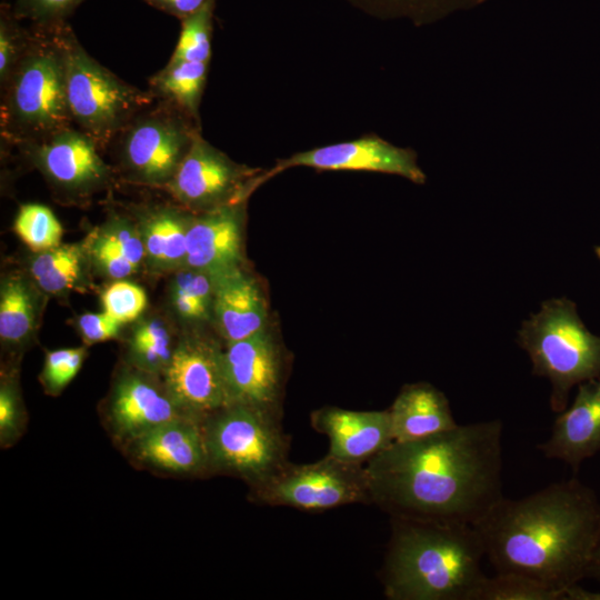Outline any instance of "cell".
Wrapping results in <instances>:
<instances>
[{
	"label": "cell",
	"instance_id": "6da1fadb",
	"mask_svg": "<svg viewBox=\"0 0 600 600\" xmlns=\"http://www.w3.org/2000/svg\"><path fill=\"white\" fill-rule=\"evenodd\" d=\"M502 423L393 441L366 464L372 504L390 517L473 526L503 498Z\"/></svg>",
	"mask_w": 600,
	"mask_h": 600
},
{
	"label": "cell",
	"instance_id": "7a4b0ae2",
	"mask_svg": "<svg viewBox=\"0 0 600 600\" xmlns=\"http://www.w3.org/2000/svg\"><path fill=\"white\" fill-rule=\"evenodd\" d=\"M497 572H514L562 593L588 572L600 539V501L573 478L521 499L502 498L474 524Z\"/></svg>",
	"mask_w": 600,
	"mask_h": 600
},
{
	"label": "cell",
	"instance_id": "3957f363",
	"mask_svg": "<svg viewBox=\"0 0 600 600\" xmlns=\"http://www.w3.org/2000/svg\"><path fill=\"white\" fill-rule=\"evenodd\" d=\"M391 518L382 568L390 600H474L486 576L482 539L473 526Z\"/></svg>",
	"mask_w": 600,
	"mask_h": 600
},
{
	"label": "cell",
	"instance_id": "277c9868",
	"mask_svg": "<svg viewBox=\"0 0 600 600\" xmlns=\"http://www.w3.org/2000/svg\"><path fill=\"white\" fill-rule=\"evenodd\" d=\"M31 29L28 50L1 87V137L16 147L73 127L63 58L54 32Z\"/></svg>",
	"mask_w": 600,
	"mask_h": 600
},
{
	"label": "cell",
	"instance_id": "5b68a950",
	"mask_svg": "<svg viewBox=\"0 0 600 600\" xmlns=\"http://www.w3.org/2000/svg\"><path fill=\"white\" fill-rule=\"evenodd\" d=\"M518 342L530 357L532 373L551 382L554 412L567 408L576 384L600 377V336L587 329L567 298L544 301L523 321Z\"/></svg>",
	"mask_w": 600,
	"mask_h": 600
},
{
	"label": "cell",
	"instance_id": "8992f818",
	"mask_svg": "<svg viewBox=\"0 0 600 600\" xmlns=\"http://www.w3.org/2000/svg\"><path fill=\"white\" fill-rule=\"evenodd\" d=\"M60 47L73 123L102 150L156 98L129 84L93 59L68 23L50 28Z\"/></svg>",
	"mask_w": 600,
	"mask_h": 600
},
{
	"label": "cell",
	"instance_id": "52a82bcc",
	"mask_svg": "<svg viewBox=\"0 0 600 600\" xmlns=\"http://www.w3.org/2000/svg\"><path fill=\"white\" fill-rule=\"evenodd\" d=\"M280 418L261 409L228 403L202 418L209 474L238 477L249 488L280 470L290 441Z\"/></svg>",
	"mask_w": 600,
	"mask_h": 600
},
{
	"label": "cell",
	"instance_id": "ba28073f",
	"mask_svg": "<svg viewBox=\"0 0 600 600\" xmlns=\"http://www.w3.org/2000/svg\"><path fill=\"white\" fill-rule=\"evenodd\" d=\"M198 133L200 123L156 99L113 139L118 168L128 182L163 189Z\"/></svg>",
	"mask_w": 600,
	"mask_h": 600
},
{
	"label": "cell",
	"instance_id": "9c48e42d",
	"mask_svg": "<svg viewBox=\"0 0 600 600\" xmlns=\"http://www.w3.org/2000/svg\"><path fill=\"white\" fill-rule=\"evenodd\" d=\"M249 498L270 507L324 511L346 504H372L364 464L326 454L306 464L287 462L266 481L251 487Z\"/></svg>",
	"mask_w": 600,
	"mask_h": 600
},
{
	"label": "cell",
	"instance_id": "30bf717a",
	"mask_svg": "<svg viewBox=\"0 0 600 600\" xmlns=\"http://www.w3.org/2000/svg\"><path fill=\"white\" fill-rule=\"evenodd\" d=\"M261 178L260 169L233 161L198 133L163 190L177 204L197 213L247 201Z\"/></svg>",
	"mask_w": 600,
	"mask_h": 600
},
{
	"label": "cell",
	"instance_id": "8fae6325",
	"mask_svg": "<svg viewBox=\"0 0 600 600\" xmlns=\"http://www.w3.org/2000/svg\"><path fill=\"white\" fill-rule=\"evenodd\" d=\"M53 190L69 201H83L110 187L113 170L97 142L74 127L17 146Z\"/></svg>",
	"mask_w": 600,
	"mask_h": 600
},
{
	"label": "cell",
	"instance_id": "7c38bea8",
	"mask_svg": "<svg viewBox=\"0 0 600 600\" xmlns=\"http://www.w3.org/2000/svg\"><path fill=\"white\" fill-rule=\"evenodd\" d=\"M228 403H242L282 419L287 360L272 326L223 347Z\"/></svg>",
	"mask_w": 600,
	"mask_h": 600
},
{
	"label": "cell",
	"instance_id": "4fadbf2b",
	"mask_svg": "<svg viewBox=\"0 0 600 600\" xmlns=\"http://www.w3.org/2000/svg\"><path fill=\"white\" fill-rule=\"evenodd\" d=\"M223 347L203 330H183L178 337L162 380L187 412L203 418L228 404Z\"/></svg>",
	"mask_w": 600,
	"mask_h": 600
},
{
	"label": "cell",
	"instance_id": "5bb4252c",
	"mask_svg": "<svg viewBox=\"0 0 600 600\" xmlns=\"http://www.w3.org/2000/svg\"><path fill=\"white\" fill-rule=\"evenodd\" d=\"M186 416L193 414L176 402L161 377L128 363L116 376L103 403L106 427L113 440L123 447L146 432Z\"/></svg>",
	"mask_w": 600,
	"mask_h": 600
},
{
	"label": "cell",
	"instance_id": "9a60e30c",
	"mask_svg": "<svg viewBox=\"0 0 600 600\" xmlns=\"http://www.w3.org/2000/svg\"><path fill=\"white\" fill-rule=\"evenodd\" d=\"M292 167L382 172L403 177L417 184H423L427 180L413 150L397 147L377 136H367L297 152L278 161L271 171L262 174V180L266 181Z\"/></svg>",
	"mask_w": 600,
	"mask_h": 600
},
{
	"label": "cell",
	"instance_id": "2e32d148",
	"mask_svg": "<svg viewBox=\"0 0 600 600\" xmlns=\"http://www.w3.org/2000/svg\"><path fill=\"white\" fill-rule=\"evenodd\" d=\"M247 201L192 212L187 232L186 266L220 274L247 264L244 236Z\"/></svg>",
	"mask_w": 600,
	"mask_h": 600
},
{
	"label": "cell",
	"instance_id": "e0dca14e",
	"mask_svg": "<svg viewBox=\"0 0 600 600\" xmlns=\"http://www.w3.org/2000/svg\"><path fill=\"white\" fill-rule=\"evenodd\" d=\"M146 468L178 476L209 474L202 418L186 416L163 423L126 447Z\"/></svg>",
	"mask_w": 600,
	"mask_h": 600
},
{
	"label": "cell",
	"instance_id": "ac0fdd59",
	"mask_svg": "<svg viewBox=\"0 0 600 600\" xmlns=\"http://www.w3.org/2000/svg\"><path fill=\"white\" fill-rule=\"evenodd\" d=\"M311 427L328 437V456L366 464L394 440L389 410L354 411L324 406L310 414Z\"/></svg>",
	"mask_w": 600,
	"mask_h": 600
},
{
	"label": "cell",
	"instance_id": "d6986e66",
	"mask_svg": "<svg viewBox=\"0 0 600 600\" xmlns=\"http://www.w3.org/2000/svg\"><path fill=\"white\" fill-rule=\"evenodd\" d=\"M270 324L266 291L247 264L214 276L212 328L224 344Z\"/></svg>",
	"mask_w": 600,
	"mask_h": 600
},
{
	"label": "cell",
	"instance_id": "ffe728a7",
	"mask_svg": "<svg viewBox=\"0 0 600 600\" xmlns=\"http://www.w3.org/2000/svg\"><path fill=\"white\" fill-rule=\"evenodd\" d=\"M538 448L547 458L563 461L574 472L600 451V377L578 384L572 404L559 412L549 439Z\"/></svg>",
	"mask_w": 600,
	"mask_h": 600
},
{
	"label": "cell",
	"instance_id": "44dd1931",
	"mask_svg": "<svg viewBox=\"0 0 600 600\" xmlns=\"http://www.w3.org/2000/svg\"><path fill=\"white\" fill-rule=\"evenodd\" d=\"M82 242L91 269L112 281L128 279L146 267L142 237L132 216L110 212Z\"/></svg>",
	"mask_w": 600,
	"mask_h": 600
},
{
	"label": "cell",
	"instance_id": "7402d4cb",
	"mask_svg": "<svg viewBox=\"0 0 600 600\" xmlns=\"http://www.w3.org/2000/svg\"><path fill=\"white\" fill-rule=\"evenodd\" d=\"M146 252V268L154 273H172L186 266L187 232L192 212L179 204L134 207Z\"/></svg>",
	"mask_w": 600,
	"mask_h": 600
},
{
	"label": "cell",
	"instance_id": "603a6c76",
	"mask_svg": "<svg viewBox=\"0 0 600 600\" xmlns=\"http://www.w3.org/2000/svg\"><path fill=\"white\" fill-rule=\"evenodd\" d=\"M394 441H411L458 426L448 398L428 382L404 384L388 409Z\"/></svg>",
	"mask_w": 600,
	"mask_h": 600
},
{
	"label": "cell",
	"instance_id": "cb8c5ba5",
	"mask_svg": "<svg viewBox=\"0 0 600 600\" xmlns=\"http://www.w3.org/2000/svg\"><path fill=\"white\" fill-rule=\"evenodd\" d=\"M29 273L12 271L0 283V340L10 351H22L36 338L47 298Z\"/></svg>",
	"mask_w": 600,
	"mask_h": 600
},
{
	"label": "cell",
	"instance_id": "d4e9b609",
	"mask_svg": "<svg viewBox=\"0 0 600 600\" xmlns=\"http://www.w3.org/2000/svg\"><path fill=\"white\" fill-rule=\"evenodd\" d=\"M27 267L41 291L54 297L86 289L92 270L83 242L61 243L42 252H33Z\"/></svg>",
	"mask_w": 600,
	"mask_h": 600
},
{
	"label": "cell",
	"instance_id": "484cf974",
	"mask_svg": "<svg viewBox=\"0 0 600 600\" xmlns=\"http://www.w3.org/2000/svg\"><path fill=\"white\" fill-rule=\"evenodd\" d=\"M214 276L183 267L172 272L168 284V306L183 330L212 327Z\"/></svg>",
	"mask_w": 600,
	"mask_h": 600
},
{
	"label": "cell",
	"instance_id": "4316f807",
	"mask_svg": "<svg viewBox=\"0 0 600 600\" xmlns=\"http://www.w3.org/2000/svg\"><path fill=\"white\" fill-rule=\"evenodd\" d=\"M208 70L206 62L168 61L149 79V91L156 99L176 106L200 123L199 108Z\"/></svg>",
	"mask_w": 600,
	"mask_h": 600
},
{
	"label": "cell",
	"instance_id": "83f0119b",
	"mask_svg": "<svg viewBox=\"0 0 600 600\" xmlns=\"http://www.w3.org/2000/svg\"><path fill=\"white\" fill-rule=\"evenodd\" d=\"M170 322L159 314L132 322L127 340L128 364L162 378L176 348Z\"/></svg>",
	"mask_w": 600,
	"mask_h": 600
},
{
	"label": "cell",
	"instance_id": "f1b7e54d",
	"mask_svg": "<svg viewBox=\"0 0 600 600\" xmlns=\"http://www.w3.org/2000/svg\"><path fill=\"white\" fill-rule=\"evenodd\" d=\"M13 231L32 251L42 252L61 244L63 229L52 210L39 203L20 206Z\"/></svg>",
	"mask_w": 600,
	"mask_h": 600
},
{
	"label": "cell",
	"instance_id": "f546056e",
	"mask_svg": "<svg viewBox=\"0 0 600 600\" xmlns=\"http://www.w3.org/2000/svg\"><path fill=\"white\" fill-rule=\"evenodd\" d=\"M474 600H562V593L523 574L497 572L484 578Z\"/></svg>",
	"mask_w": 600,
	"mask_h": 600
},
{
	"label": "cell",
	"instance_id": "4dcf8cb0",
	"mask_svg": "<svg viewBox=\"0 0 600 600\" xmlns=\"http://www.w3.org/2000/svg\"><path fill=\"white\" fill-rule=\"evenodd\" d=\"M214 4L216 0H211L197 13L181 20L179 39L169 61L210 63Z\"/></svg>",
	"mask_w": 600,
	"mask_h": 600
},
{
	"label": "cell",
	"instance_id": "1f68e13d",
	"mask_svg": "<svg viewBox=\"0 0 600 600\" xmlns=\"http://www.w3.org/2000/svg\"><path fill=\"white\" fill-rule=\"evenodd\" d=\"M27 427V413L18 383L17 370L1 372L0 382V444L13 446Z\"/></svg>",
	"mask_w": 600,
	"mask_h": 600
},
{
	"label": "cell",
	"instance_id": "d6a6232c",
	"mask_svg": "<svg viewBox=\"0 0 600 600\" xmlns=\"http://www.w3.org/2000/svg\"><path fill=\"white\" fill-rule=\"evenodd\" d=\"M87 354L86 346L47 351L39 376L44 392L59 396L77 377Z\"/></svg>",
	"mask_w": 600,
	"mask_h": 600
},
{
	"label": "cell",
	"instance_id": "836d02e7",
	"mask_svg": "<svg viewBox=\"0 0 600 600\" xmlns=\"http://www.w3.org/2000/svg\"><path fill=\"white\" fill-rule=\"evenodd\" d=\"M32 29L24 28L11 6L1 4L0 11V87L9 79L31 42Z\"/></svg>",
	"mask_w": 600,
	"mask_h": 600
},
{
	"label": "cell",
	"instance_id": "e575fe53",
	"mask_svg": "<svg viewBox=\"0 0 600 600\" xmlns=\"http://www.w3.org/2000/svg\"><path fill=\"white\" fill-rule=\"evenodd\" d=\"M103 311L122 324L132 323L144 314L148 297L143 288L127 279L112 281L101 293Z\"/></svg>",
	"mask_w": 600,
	"mask_h": 600
},
{
	"label": "cell",
	"instance_id": "d590c367",
	"mask_svg": "<svg viewBox=\"0 0 600 600\" xmlns=\"http://www.w3.org/2000/svg\"><path fill=\"white\" fill-rule=\"evenodd\" d=\"M84 0H14L11 6L19 20L32 27L50 29L67 23V19Z\"/></svg>",
	"mask_w": 600,
	"mask_h": 600
},
{
	"label": "cell",
	"instance_id": "8d00e7d4",
	"mask_svg": "<svg viewBox=\"0 0 600 600\" xmlns=\"http://www.w3.org/2000/svg\"><path fill=\"white\" fill-rule=\"evenodd\" d=\"M74 326L83 343L90 346L118 338L124 324L102 311L80 314Z\"/></svg>",
	"mask_w": 600,
	"mask_h": 600
},
{
	"label": "cell",
	"instance_id": "74e56055",
	"mask_svg": "<svg viewBox=\"0 0 600 600\" xmlns=\"http://www.w3.org/2000/svg\"><path fill=\"white\" fill-rule=\"evenodd\" d=\"M147 4L180 21L197 13L211 0H143Z\"/></svg>",
	"mask_w": 600,
	"mask_h": 600
},
{
	"label": "cell",
	"instance_id": "f35d334b",
	"mask_svg": "<svg viewBox=\"0 0 600 600\" xmlns=\"http://www.w3.org/2000/svg\"><path fill=\"white\" fill-rule=\"evenodd\" d=\"M562 600H600V592H593L573 584L563 591Z\"/></svg>",
	"mask_w": 600,
	"mask_h": 600
},
{
	"label": "cell",
	"instance_id": "ab89813d",
	"mask_svg": "<svg viewBox=\"0 0 600 600\" xmlns=\"http://www.w3.org/2000/svg\"><path fill=\"white\" fill-rule=\"evenodd\" d=\"M588 578H594L600 581V539L593 554V559L588 572Z\"/></svg>",
	"mask_w": 600,
	"mask_h": 600
},
{
	"label": "cell",
	"instance_id": "60d3db41",
	"mask_svg": "<svg viewBox=\"0 0 600 600\" xmlns=\"http://www.w3.org/2000/svg\"><path fill=\"white\" fill-rule=\"evenodd\" d=\"M597 257L600 259V247H597L596 249Z\"/></svg>",
	"mask_w": 600,
	"mask_h": 600
}]
</instances>
